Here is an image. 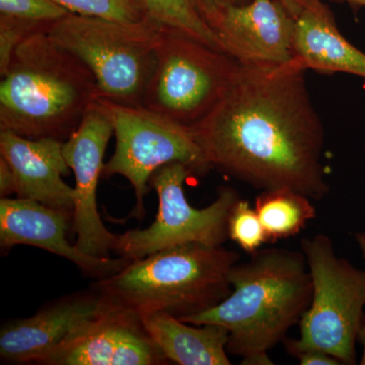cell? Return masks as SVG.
<instances>
[{
    "mask_svg": "<svg viewBox=\"0 0 365 365\" xmlns=\"http://www.w3.org/2000/svg\"><path fill=\"white\" fill-rule=\"evenodd\" d=\"M304 73L297 61L240 63L217 104L191 126L210 169L262 191L290 188L312 200L328 195L325 131Z\"/></svg>",
    "mask_w": 365,
    "mask_h": 365,
    "instance_id": "6da1fadb",
    "label": "cell"
},
{
    "mask_svg": "<svg viewBox=\"0 0 365 365\" xmlns=\"http://www.w3.org/2000/svg\"><path fill=\"white\" fill-rule=\"evenodd\" d=\"M249 1L251 0H194L207 25L208 21L223 7L239 6V4H245Z\"/></svg>",
    "mask_w": 365,
    "mask_h": 365,
    "instance_id": "603a6c76",
    "label": "cell"
},
{
    "mask_svg": "<svg viewBox=\"0 0 365 365\" xmlns=\"http://www.w3.org/2000/svg\"><path fill=\"white\" fill-rule=\"evenodd\" d=\"M239 66L227 53L181 34L160 31L143 106L193 126L217 104Z\"/></svg>",
    "mask_w": 365,
    "mask_h": 365,
    "instance_id": "ba28073f",
    "label": "cell"
},
{
    "mask_svg": "<svg viewBox=\"0 0 365 365\" xmlns=\"http://www.w3.org/2000/svg\"><path fill=\"white\" fill-rule=\"evenodd\" d=\"M138 2L143 6L146 20L160 31L181 34L225 52L220 38L204 20L194 0H138Z\"/></svg>",
    "mask_w": 365,
    "mask_h": 365,
    "instance_id": "d6986e66",
    "label": "cell"
},
{
    "mask_svg": "<svg viewBox=\"0 0 365 365\" xmlns=\"http://www.w3.org/2000/svg\"><path fill=\"white\" fill-rule=\"evenodd\" d=\"M300 365H342L341 362L328 353L307 350L294 354Z\"/></svg>",
    "mask_w": 365,
    "mask_h": 365,
    "instance_id": "d4e9b609",
    "label": "cell"
},
{
    "mask_svg": "<svg viewBox=\"0 0 365 365\" xmlns=\"http://www.w3.org/2000/svg\"><path fill=\"white\" fill-rule=\"evenodd\" d=\"M95 105L110 120L116 137L114 155L105 163L103 178L120 175L130 182L136 199L132 217L141 220L145 215L144 197L150 178L163 165L182 163L197 174L210 170L191 127L143 106H125L102 98Z\"/></svg>",
    "mask_w": 365,
    "mask_h": 365,
    "instance_id": "52a82bcc",
    "label": "cell"
},
{
    "mask_svg": "<svg viewBox=\"0 0 365 365\" xmlns=\"http://www.w3.org/2000/svg\"><path fill=\"white\" fill-rule=\"evenodd\" d=\"M109 302V300H108ZM146 331L141 316L109 307L50 353L44 365L169 364Z\"/></svg>",
    "mask_w": 365,
    "mask_h": 365,
    "instance_id": "8fae6325",
    "label": "cell"
},
{
    "mask_svg": "<svg viewBox=\"0 0 365 365\" xmlns=\"http://www.w3.org/2000/svg\"><path fill=\"white\" fill-rule=\"evenodd\" d=\"M73 211L43 205L29 199L0 200V247L9 251L18 245L37 247L66 259L93 279H104L123 270L131 261L119 257H95L81 252L67 239Z\"/></svg>",
    "mask_w": 365,
    "mask_h": 365,
    "instance_id": "4fadbf2b",
    "label": "cell"
},
{
    "mask_svg": "<svg viewBox=\"0 0 365 365\" xmlns=\"http://www.w3.org/2000/svg\"><path fill=\"white\" fill-rule=\"evenodd\" d=\"M0 157L14 170L18 198L73 211L74 189L63 180L71 168L64 158L62 141L26 138L0 130Z\"/></svg>",
    "mask_w": 365,
    "mask_h": 365,
    "instance_id": "9a60e30c",
    "label": "cell"
},
{
    "mask_svg": "<svg viewBox=\"0 0 365 365\" xmlns=\"http://www.w3.org/2000/svg\"><path fill=\"white\" fill-rule=\"evenodd\" d=\"M191 174L193 172L184 163H173L151 176L150 186L158 197L157 218L143 230L118 235L114 253L129 260H138L162 250L191 242L223 246L228 240V218L241 197L232 187L223 186L210 205L194 207L184 189Z\"/></svg>",
    "mask_w": 365,
    "mask_h": 365,
    "instance_id": "9c48e42d",
    "label": "cell"
},
{
    "mask_svg": "<svg viewBox=\"0 0 365 365\" xmlns=\"http://www.w3.org/2000/svg\"><path fill=\"white\" fill-rule=\"evenodd\" d=\"M0 83V130L67 140L98 98L90 69L48 33L16 48Z\"/></svg>",
    "mask_w": 365,
    "mask_h": 365,
    "instance_id": "3957f363",
    "label": "cell"
},
{
    "mask_svg": "<svg viewBox=\"0 0 365 365\" xmlns=\"http://www.w3.org/2000/svg\"><path fill=\"white\" fill-rule=\"evenodd\" d=\"M334 1L345 2L354 9H361V7L365 9V0H334Z\"/></svg>",
    "mask_w": 365,
    "mask_h": 365,
    "instance_id": "f546056e",
    "label": "cell"
},
{
    "mask_svg": "<svg viewBox=\"0 0 365 365\" xmlns=\"http://www.w3.org/2000/svg\"><path fill=\"white\" fill-rule=\"evenodd\" d=\"M228 239L246 253L253 254L268 242L260 217L248 201L240 198L228 218Z\"/></svg>",
    "mask_w": 365,
    "mask_h": 365,
    "instance_id": "44dd1931",
    "label": "cell"
},
{
    "mask_svg": "<svg viewBox=\"0 0 365 365\" xmlns=\"http://www.w3.org/2000/svg\"><path fill=\"white\" fill-rule=\"evenodd\" d=\"M144 327L165 356L179 365H230V333L220 325H195L165 312L141 316Z\"/></svg>",
    "mask_w": 365,
    "mask_h": 365,
    "instance_id": "e0dca14e",
    "label": "cell"
},
{
    "mask_svg": "<svg viewBox=\"0 0 365 365\" xmlns=\"http://www.w3.org/2000/svg\"><path fill=\"white\" fill-rule=\"evenodd\" d=\"M294 54L304 71L343 72L365 79V53L341 34L332 11L321 0H300V11L295 16Z\"/></svg>",
    "mask_w": 365,
    "mask_h": 365,
    "instance_id": "2e32d148",
    "label": "cell"
},
{
    "mask_svg": "<svg viewBox=\"0 0 365 365\" xmlns=\"http://www.w3.org/2000/svg\"><path fill=\"white\" fill-rule=\"evenodd\" d=\"M359 342L362 346L361 359H360L359 364L365 365V318L359 331Z\"/></svg>",
    "mask_w": 365,
    "mask_h": 365,
    "instance_id": "f1b7e54d",
    "label": "cell"
},
{
    "mask_svg": "<svg viewBox=\"0 0 365 365\" xmlns=\"http://www.w3.org/2000/svg\"><path fill=\"white\" fill-rule=\"evenodd\" d=\"M109 307L93 287L47 302L29 318L11 319L0 330V357L14 364H41L72 334Z\"/></svg>",
    "mask_w": 365,
    "mask_h": 365,
    "instance_id": "5bb4252c",
    "label": "cell"
},
{
    "mask_svg": "<svg viewBox=\"0 0 365 365\" xmlns=\"http://www.w3.org/2000/svg\"><path fill=\"white\" fill-rule=\"evenodd\" d=\"M254 208L269 242L299 235L317 216L312 199L290 188L264 190L255 199Z\"/></svg>",
    "mask_w": 365,
    "mask_h": 365,
    "instance_id": "ac0fdd59",
    "label": "cell"
},
{
    "mask_svg": "<svg viewBox=\"0 0 365 365\" xmlns=\"http://www.w3.org/2000/svg\"><path fill=\"white\" fill-rule=\"evenodd\" d=\"M300 250L311 274V304L299 321V339L285 340L288 352L328 353L343 365L356 364V343L365 318V269L337 256L325 234L304 237Z\"/></svg>",
    "mask_w": 365,
    "mask_h": 365,
    "instance_id": "8992f818",
    "label": "cell"
},
{
    "mask_svg": "<svg viewBox=\"0 0 365 365\" xmlns=\"http://www.w3.org/2000/svg\"><path fill=\"white\" fill-rule=\"evenodd\" d=\"M242 365H272L273 360L269 357L268 353H259L242 359Z\"/></svg>",
    "mask_w": 365,
    "mask_h": 365,
    "instance_id": "484cf974",
    "label": "cell"
},
{
    "mask_svg": "<svg viewBox=\"0 0 365 365\" xmlns=\"http://www.w3.org/2000/svg\"><path fill=\"white\" fill-rule=\"evenodd\" d=\"M354 240L357 246H359L360 253H361L362 259H364L365 263V232H355Z\"/></svg>",
    "mask_w": 365,
    "mask_h": 365,
    "instance_id": "83f0119b",
    "label": "cell"
},
{
    "mask_svg": "<svg viewBox=\"0 0 365 365\" xmlns=\"http://www.w3.org/2000/svg\"><path fill=\"white\" fill-rule=\"evenodd\" d=\"M241 256L223 246L181 245L131 261L91 287L115 307L143 316L165 312L182 319L203 313L232 292L230 272Z\"/></svg>",
    "mask_w": 365,
    "mask_h": 365,
    "instance_id": "277c9868",
    "label": "cell"
},
{
    "mask_svg": "<svg viewBox=\"0 0 365 365\" xmlns=\"http://www.w3.org/2000/svg\"><path fill=\"white\" fill-rule=\"evenodd\" d=\"M294 16L281 0L225 6L208 21L225 51L244 66L294 62Z\"/></svg>",
    "mask_w": 365,
    "mask_h": 365,
    "instance_id": "7c38bea8",
    "label": "cell"
},
{
    "mask_svg": "<svg viewBox=\"0 0 365 365\" xmlns=\"http://www.w3.org/2000/svg\"><path fill=\"white\" fill-rule=\"evenodd\" d=\"M69 13L108 20L139 23L146 20L138 0H54Z\"/></svg>",
    "mask_w": 365,
    "mask_h": 365,
    "instance_id": "7402d4cb",
    "label": "cell"
},
{
    "mask_svg": "<svg viewBox=\"0 0 365 365\" xmlns=\"http://www.w3.org/2000/svg\"><path fill=\"white\" fill-rule=\"evenodd\" d=\"M16 192V180L13 169L4 158L0 157V196L7 198Z\"/></svg>",
    "mask_w": 365,
    "mask_h": 365,
    "instance_id": "cb8c5ba5",
    "label": "cell"
},
{
    "mask_svg": "<svg viewBox=\"0 0 365 365\" xmlns=\"http://www.w3.org/2000/svg\"><path fill=\"white\" fill-rule=\"evenodd\" d=\"M292 16H297L300 11V0H281Z\"/></svg>",
    "mask_w": 365,
    "mask_h": 365,
    "instance_id": "4316f807",
    "label": "cell"
},
{
    "mask_svg": "<svg viewBox=\"0 0 365 365\" xmlns=\"http://www.w3.org/2000/svg\"><path fill=\"white\" fill-rule=\"evenodd\" d=\"M68 14L54 0H0V16L28 24L46 33Z\"/></svg>",
    "mask_w": 365,
    "mask_h": 365,
    "instance_id": "ffe728a7",
    "label": "cell"
},
{
    "mask_svg": "<svg viewBox=\"0 0 365 365\" xmlns=\"http://www.w3.org/2000/svg\"><path fill=\"white\" fill-rule=\"evenodd\" d=\"M114 135V127L93 103L78 128L63 143V155L72 172L74 185L73 225L76 246L95 257H110L118 235L103 223L98 210L97 190L103 177L106 150Z\"/></svg>",
    "mask_w": 365,
    "mask_h": 365,
    "instance_id": "30bf717a",
    "label": "cell"
},
{
    "mask_svg": "<svg viewBox=\"0 0 365 365\" xmlns=\"http://www.w3.org/2000/svg\"><path fill=\"white\" fill-rule=\"evenodd\" d=\"M160 34L148 21L126 23L71 13L48 32L90 69L98 98L125 106H143Z\"/></svg>",
    "mask_w": 365,
    "mask_h": 365,
    "instance_id": "5b68a950",
    "label": "cell"
},
{
    "mask_svg": "<svg viewBox=\"0 0 365 365\" xmlns=\"http://www.w3.org/2000/svg\"><path fill=\"white\" fill-rule=\"evenodd\" d=\"M230 272L232 292L217 306L182 321L213 324L230 333L227 352L245 357L287 340L311 304L313 285L302 252L259 249Z\"/></svg>",
    "mask_w": 365,
    "mask_h": 365,
    "instance_id": "7a4b0ae2",
    "label": "cell"
}]
</instances>
